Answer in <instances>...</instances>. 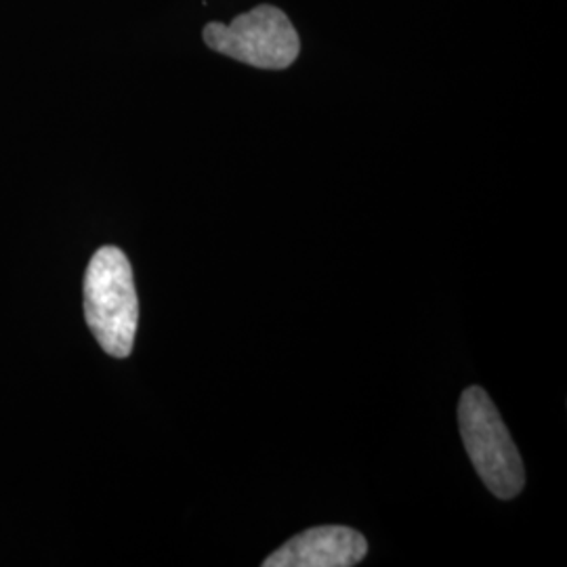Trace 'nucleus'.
I'll use <instances>...</instances> for the list:
<instances>
[{
  "instance_id": "nucleus-1",
  "label": "nucleus",
  "mask_w": 567,
  "mask_h": 567,
  "mask_svg": "<svg viewBox=\"0 0 567 567\" xmlns=\"http://www.w3.org/2000/svg\"><path fill=\"white\" fill-rule=\"evenodd\" d=\"M84 318L103 351L128 358L140 324V299L133 269L116 246L100 248L84 276Z\"/></svg>"
},
{
  "instance_id": "nucleus-2",
  "label": "nucleus",
  "mask_w": 567,
  "mask_h": 567,
  "mask_svg": "<svg viewBox=\"0 0 567 567\" xmlns=\"http://www.w3.org/2000/svg\"><path fill=\"white\" fill-rule=\"evenodd\" d=\"M458 425L466 454L487 489L511 501L526 486L524 463L496 405L482 386H468L458 404Z\"/></svg>"
},
{
  "instance_id": "nucleus-3",
  "label": "nucleus",
  "mask_w": 567,
  "mask_h": 567,
  "mask_svg": "<svg viewBox=\"0 0 567 567\" xmlns=\"http://www.w3.org/2000/svg\"><path fill=\"white\" fill-rule=\"evenodd\" d=\"M203 39L213 51L259 70H286L301 53L292 21L274 4H259L227 25L210 21Z\"/></svg>"
},
{
  "instance_id": "nucleus-4",
  "label": "nucleus",
  "mask_w": 567,
  "mask_h": 567,
  "mask_svg": "<svg viewBox=\"0 0 567 567\" xmlns=\"http://www.w3.org/2000/svg\"><path fill=\"white\" fill-rule=\"evenodd\" d=\"M368 553V543L358 529L320 526L292 536L264 561V567H351Z\"/></svg>"
}]
</instances>
